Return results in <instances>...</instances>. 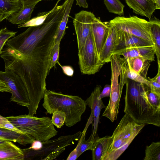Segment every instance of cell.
<instances>
[{"instance_id": "48", "label": "cell", "mask_w": 160, "mask_h": 160, "mask_svg": "<svg viewBox=\"0 0 160 160\" xmlns=\"http://www.w3.org/2000/svg\"><path fill=\"white\" fill-rule=\"evenodd\" d=\"M153 0L154 1V2H155V1H156V0Z\"/></svg>"}, {"instance_id": "6", "label": "cell", "mask_w": 160, "mask_h": 160, "mask_svg": "<svg viewBox=\"0 0 160 160\" xmlns=\"http://www.w3.org/2000/svg\"><path fill=\"white\" fill-rule=\"evenodd\" d=\"M6 118L18 129L32 136L36 140L41 142L46 141L58 133L49 117L38 118L24 115Z\"/></svg>"}, {"instance_id": "23", "label": "cell", "mask_w": 160, "mask_h": 160, "mask_svg": "<svg viewBox=\"0 0 160 160\" xmlns=\"http://www.w3.org/2000/svg\"><path fill=\"white\" fill-rule=\"evenodd\" d=\"M126 61L128 66L131 69L147 78L150 61L141 57L134 58L126 60Z\"/></svg>"}, {"instance_id": "10", "label": "cell", "mask_w": 160, "mask_h": 160, "mask_svg": "<svg viewBox=\"0 0 160 160\" xmlns=\"http://www.w3.org/2000/svg\"><path fill=\"white\" fill-rule=\"evenodd\" d=\"M0 81L4 83L10 89L12 94L11 101L28 107L29 104L28 95L23 82L13 71L5 70L0 71Z\"/></svg>"}, {"instance_id": "36", "label": "cell", "mask_w": 160, "mask_h": 160, "mask_svg": "<svg viewBox=\"0 0 160 160\" xmlns=\"http://www.w3.org/2000/svg\"><path fill=\"white\" fill-rule=\"evenodd\" d=\"M148 80L149 82V88L150 90L152 92L160 97V83L155 81Z\"/></svg>"}, {"instance_id": "28", "label": "cell", "mask_w": 160, "mask_h": 160, "mask_svg": "<svg viewBox=\"0 0 160 160\" xmlns=\"http://www.w3.org/2000/svg\"><path fill=\"white\" fill-rule=\"evenodd\" d=\"M86 130L82 132V134L80 138L78 140V143L75 148L78 157L83 152L88 150H92L94 140L88 139L85 140V135Z\"/></svg>"}, {"instance_id": "12", "label": "cell", "mask_w": 160, "mask_h": 160, "mask_svg": "<svg viewBox=\"0 0 160 160\" xmlns=\"http://www.w3.org/2000/svg\"><path fill=\"white\" fill-rule=\"evenodd\" d=\"M116 30L115 44L112 55L116 54L119 52L127 48L153 46L152 41L144 39L121 30Z\"/></svg>"}, {"instance_id": "16", "label": "cell", "mask_w": 160, "mask_h": 160, "mask_svg": "<svg viewBox=\"0 0 160 160\" xmlns=\"http://www.w3.org/2000/svg\"><path fill=\"white\" fill-rule=\"evenodd\" d=\"M125 1L134 13L145 16L149 19L156 9L153 0H125Z\"/></svg>"}, {"instance_id": "40", "label": "cell", "mask_w": 160, "mask_h": 160, "mask_svg": "<svg viewBox=\"0 0 160 160\" xmlns=\"http://www.w3.org/2000/svg\"><path fill=\"white\" fill-rule=\"evenodd\" d=\"M31 144L32 146L30 148L33 149L37 150L41 148L42 145V142L35 140Z\"/></svg>"}, {"instance_id": "5", "label": "cell", "mask_w": 160, "mask_h": 160, "mask_svg": "<svg viewBox=\"0 0 160 160\" xmlns=\"http://www.w3.org/2000/svg\"><path fill=\"white\" fill-rule=\"evenodd\" d=\"M145 125L137 123L125 113L111 136L112 142L103 160L118 159Z\"/></svg>"}, {"instance_id": "34", "label": "cell", "mask_w": 160, "mask_h": 160, "mask_svg": "<svg viewBox=\"0 0 160 160\" xmlns=\"http://www.w3.org/2000/svg\"><path fill=\"white\" fill-rule=\"evenodd\" d=\"M148 100L151 106L155 109L160 110V97L148 89L146 91Z\"/></svg>"}, {"instance_id": "24", "label": "cell", "mask_w": 160, "mask_h": 160, "mask_svg": "<svg viewBox=\"0 0 160 160\" xmlns=\"http://www.w3.org/2000/svg\"><path fill=\"white\" fill-rule=\"evenodd\" d=\"M74 1V0H65L64 1L65 2V5L64 13L59 25L54 44L58 42H60L65 34L67 24Z\"/></svg>"}, {"instance_id": "18", "label": "cell", "mask_w": 160, "mask_h": 160, "mask_svg": "<svg viewBox=\"0 0 160 160\" xmlns=\"http://www.w3.org/2000/svg\"><path fill=\"white\" fill-rule=\"evenodd\" d=\"M24 157L22 149L10 141L0 144V160H23Z\"/></svg>"}, {"instance_id": "38", "label": "cell", "mask_w": 160, "mask_h": 160, "mask_svg": "<svg viewBox=\"0 0 160 160\" xmlns=\"http://www.w3.org/2000/svg\"><path fill=\"white\" fill-rule=\"evenodd\" d=\"M63 73L66 75L69 76H72L74 73V70L70 66H61Z\"/></svg>"}, {"instance_id": "17", "label": "cell", "mask_w": 160, "mask_h": 160, "mask_svg": "<svg viewBox=\"0 0 160 160\" xmlns=\"http://www.w3.org/2000/svg\"><path fill=\"white\" fill-rule=\"evenodd\" d=\"M109 26L110 28L108 37L98 55L99 61L104 64L110 62L115 44L116 30L114 27Z\"/></svg>"}, {"instance_id": "8", "label": "cell", "mask_w": 160, "mask_h": 160, "mask_svg": "<svg viewBox=\"0 0 160 160\" xmlns=\"http://www.w3.org/2000/svg\"><path fill=\"white\" fill-rule=\"evenodd\" d=\"M108 24L117 30H121L144 39L152 41L150 33L151 21H148L136 16L129 17L118 16L109 22Z\"/></svg>"}, {"instance_id": "9", "label": "cell", "mask_w": 160, "mask_h": 160, "mask_svg": "<svg viewBox=\"0 0 160 160\" xmlns=\"http://www.w3.org/2000/svg\"><path fill=\"white\" fill-rule=\"evenodd\" d=\"M78 56L80 70L83 74H94L99 71L103 65L99 61L92 31L84 46L78 50Z\"/></svg>"}, {"instance_id": "26", "label": "cell", "mask_w": 160, "mask_h": 160, "mask_svg": "<svg viewBox=\"0 0 160 160\" xmlns=\"http://www.w3.org/2000/svg\"><path fill=\"white\" fill-rule=\"evenodd\" d=\"M144 160H160V142H153L147 146Z\"/></svg>"}, {"instance_id": "11", "label": "cell", "mask_w": 160, "mask_h": 160, "mask_svg": "<svg viewBox=\"0 0 160 160\" xmlns=\"http://www.w3.org/2000/svg\"><path fill=\"white\" fill-rule=\"evenodd\" d=\"M95 17L93 13L85 10L75 14L73 23L77 35L78 50L84 46L92 31V24Z\"/></svg>"}, {"instance_id": "45", "label": "cell", "mask_w": 160, "mask_h": 160, "mask_svg": "<svg viewBox=\"0 0 160 160\" xmlns=\"http://www.w3.org/2000/svg\"><path fill=\"white\" fill-rule=\"evenodd\" d=\"M156 9H160V0H156L155 2Z\"/></svg>"}, {"instance_id": "22", "label": "cell", "mask_w": 160, "mask_h": 160, "mask_svg": "<svg viewBox=\"0 0 160 160\" xmlns=\"http://www.w3.org/2000/svg\"><path fill=\"white\" fill-rule=\"evenodd\" d=\"M150 20L151 21L150 29L151 39L153 44L158 63H160V21L156 17Z\"/></svg>"}, {"instance_id": "20", "label": "cell", "mask_w": 160, "mask_h": 160, "mask_svg": "<svg viewBox=\"0 0 160 160\" xmlns=\"http://www.w3.org/2000/svg\"><path fill=\"white\" fill-rule=\"evenodd\" d=\"M0 139L26 145L32 144L36 140L32 136L26 134H21L9 130L0 128Z\"/></svg>"}, {"instance_id": "2", "label": "cell", "mask_w": 160, "mask_h": 160, "mask_svg": "<svg viewBox=\"0 0 160 160\" xmlns=\"http://www.w3.org/2000/svg\"><path fill=\"white\" fill-rule=\"evenodd\" d=\"M58 2L42 24L29 27L23 32L8 40L5 45L24 56H29L44 37L58 30L64 13L65 5L64 2L58 6Z\"/></svg>"}, {"instance_id": "15", "label": "cell", "mask_w": 160, "mask_h": 160, "mask_svg": "<svg viewBox=\"0 0 160 160\" xmlns=\"http://www.w3.org/2000/svg\"><path fill=\"white\" fill-rule=\"evenodd\" d=\"M155 50L153 46L132 48L123 50L116 54L122 55L126 60L141 57L150 62L155 60Z\"/></svg>"}, {"instance_id": "47", "label": "cell", "mask_w": 160, "mask_h": 160, "mask_svg": "<svg viewBox=\"0 0 160 160\" xmlns=\"http://www.w3.org/2000/svg\"><path fill=\"white\" fill-rule=\"evenodd\" d=\"M0 13H5L3 12L0 9Z\"/></svg>"}, {"instance_id": "29", "label": "cell", "mask_w": 160, "mask_h": 160, "mask_svg": "<svg viewBox=\"0 0 160 160\" xmlns=\"http://www.w3.org/2000/svg\"><path fill=\"white\" fill-rule=\"evenodd\" d=\"M125 72L128 78L143 83L149 88V82L147 78L144 77L140 74L133 70L128 66L127 63Z\"/></svg>"}, {"instance_id": "7", "label": "cell", "mask_w": 160, "mask_h": 160, "mask_svg": "<svg viewBox=\"0 0 160 160\" xmlns=\"http://www.w3.org/2000/svg\"><path fill=\"white\" fill-rule=\"evenodd\" d=\"M82 132L60 136L58 138L42 142L41 148L34 150L30 148L22 149L24 153V160H52L56 159L68 146L78 141Z\"/></svg>"}, {"instance_id": "31", "label": "cell", "mask_w": 160, "mask_h": 160, "mask_svg": "<svg viewBox=\"0 0 160 160\" xmlns=\"http://www.w3.org/2000/svg\"><path fill=\"white\" fill-rule=\"evenodd\" d=\"M60 42L54 44L52 48L50 61L48 67V72L58 62L60 50Z\"/></svg>"}, {"instance_id": "30", "label": "cell", "mask_w": 160, "mask_h": 160, "mask_svg": "<svg viewBox=\"0 0 160 160\" xmlns=\"http://www.w3.org/2000/svg\"><path fill=\"white\" fill-rule=\"evenodd\" d=\"M51 12V10L48 12H45L40 13L36 17L30 19L26 23L18 25V28L29 27L39 25L44 22L46 18Z\"/></svg>"}, {"instance_id": "13", "label": "cell", "mask_w": 160, "mask_h": 160, "mask_svg": "<svg viewBox=\"0 0 160 160\" xmlns=\"http://www.w3.org/2000/svg\"><path fill=\"white\" fill-rule=\"evenodd\" d=\"M101 89V86L97 85L90 96L85 101L86 105H88L91 109V114L93 115V130L89 139L92 140H94L98 137L97 135V131L101 111L102 108H106L107 107L104 105L100 97Z\"/></svg>"}, {"instance_id": "46", "label": "cell", "mask_w": 160, "mask_h": 160, "mask_svg": "<svg viewBox=\"0 0 160 160\" xmlns=\"http://www.w3.org/2000/svg\"><path fill=\"white\" fill-rule=\"evenodd\" d=\"M8 141V140L0 139V144H2L5 143Z\"/></svg>"}, {"instance_id": "21", "label": "cell", "mask_w": 160, "mask_h": 160, "mask_svg": "<svg viewBox=\"0 0 160 160\" xmlns=\"http://www.w3.org/2000/svg\"><path fill=\"white\" fill-rule=\"evenodd\" d=\"M36 4L22 6L20 10L10 14L6 19L13 24L25 23L31 19L32 14Z\"/></svg>"}, {"instance_id": "19", "label": "cell", "mask_w": 160, "mask_h": 160, "mask_svg": "<svg viewBox=\"0 0 160 160\" xmlns=\"http://www.w3.org/2000/svg\"><path fill=\"white\" fill-rule=\"evenodd\" d=\"M112 141L111 136L98 137L94 139L92 151L93 160H103Z\"/></svg>"}, {"instance_id": "1", "label": "cell", "mask_w": 160, "mask_h": 160, "mask_svg": "<svg viewBox=\"0 0 160 160\" xmlns=\"http://www.w3.org/2000/svg\"><path fill=\"white\" fill-rule=\"evenodd\" d=\"M0 54L3 60L5 69L19 76L26 89L29 100L28 115L36 114L46 89V79L36 62L30 58L5 45Z\"/></svg>"}, {"instance_id": "44", "label": "cell", "mask_w": 160, "mask_h": 160, "mask_svg": "<svg viewBox=\"0 0 160 160\" xmlns=\"http://www.w3.org/2000/svg\"><path fill=\"white\" fill-rule=\"evenodd\" d=\"M11 13H0V22L6 19Z\"/></svg>"}, {"instance_id": "3", "label": "cell", "mask_w": 160, "mask_h": 160, "mask_svg": "<svg viewBox=\"0 0 160 160\" xmlns=\"http://www.w3.org/2000/svg\"><path fill=\"white\" fill-rule=\"evenodd\" d=\"M124 112L138 124L160 126V110L154 108L148 102L145 85L127 79Z\"/></svg>"}, {"instance_id": "32", "label": "cell", "mask_w": 160, "mask_h": 160, "mask_svg": "<svg viewBox=\"0 0 160 160\" xmlns=\"http://www.w3.org/2000/svg\"><path fill=\"white\" fill-rule=\"evenodd\" d=\"M66 118L64 112L56 110L52 113L51 119L52 124L58 128H61L64 124Z\"/></svg>"}, {"instance_id": "4", "label": "cell", "mask_w": 160, "mask_h": 160, "mask_svg": "<svg viewBox=\"0 0 160 160\" xmlns=\"http://www.w3.org/2000/svg\"><path fill=\"white\" fill-rule=\"evenodd\" d=\"M43 98L42 105L46 111V113L52 114L56 110L64 112V124L68 127L81 121L86 109L85 101L78 96L64 94L46 89Z\"/></svg>"}, {"instance_id": "14", "label": "cell", "mask_w": 160, "mask_h": 160, "mask_svg": "<svg viewBox=\"0 0 160 160\" xmlns=\"http://www.w3.org/2000/svg\"><path fill=\"white\" fill-rule=\"evenodd\" d=\"M110 27L107 22H102L96 17L92 24V32L94 42L99 55L108 37Z\"/></svg>"}, {"instance_id": "33", "label": "cell", "mask_w": 160, "mask_h": 160, "mask_svg": "<svg viewBox=\"0 0 160 160\" xmlns=\"http://www.w3.org/2000/svg\"><path fill=\"white\" fill-rule=\"evenodd\" d=\"M17 32L10 31L6 28L0 29V54L7 40L14 37Z\"/></svg>"}, {"instance_id": "43", "label": "cell", "mask_w": 160, "mask_h": 160, "mask_svg": "<svg viewBox=\"0 0 160 160\" xmlns=\"http://www.w3.org/2000/svg\"><path fill=\"white\" fill-rule=\"evenodd\" d=\"M0 92H10L11 90L4 83L0 81Z\"/></svg>"}, {"instance_id": "41", "label": "cell", "mask_w": 160, "mask_h": 160, "mask_svg": "<svg viewBox=\"0 0 160 160\" xmlns=\"http://www.w3.org/2000/svg\"><path fill=\"white\" fill-rule=\"evenodd\" d=\"M78 157L76 150L74 149L70 153L68 157L67 160H75Z\"/></svg>"}, {"instance_id": "37", "label": "cell", "mask_w": 160, "mask_h": 160, "mask_svg": "<svg viewBox=\"0 0 160 160\" xmlns=\"http://www.w3.org/2000/svg\"><path fill=\"white\" fill-rule=\"evenodd\" d=\"M111 92V84H107L104 87L100 93V97L101 99L104 98L110 97Z\"/></svg>"}, {"instance_id": "39", "label": "cell", "mask_w": 160, "mask_h": 160, "mask_svg": "<svg viewBox=\"0 0 160 160\" xmlns=\"http://www.w3.org/2000/svg\"><path fill=\"white\" fill-rule=\"evenodd\" d=\"M43 0H21L23 7L35 3L37 4L39 2Z\"/></svg>"}, {"instance_id": "42", "label": "cell", "mask_w": 160, "mask_h": 160, "mask_svg": "<svg viewBox=\"0 0 160 160\" xmlns=\"http://www.w3.org/2000/svg\"><path fill=\"white\" fill-rule=\"evenodd\" d=\"M76 5H78L80 7H82L84 8H88V4L86 0H76Z\"/></svg>"}, {"instance_id": "25", "label": "cell", "mask_w": 160, "mask_h": 160, "mask_svg": "<svg viewBox=\"0 0 160 160\" xmlns=\"http://www.w3.org/2000/svg\"><path fill=\"white\" fill-rule=\"evenodd\" d=\"M22 7L21 0H0V9L5 13H13Z\"/></svg>"}, {"instance_id": "27", "label": "cell", "mask_w": 160, "mask_h": 160, "mask_svg": "<svg viewBox=\"0 0 160 160\" xmlns=\"http://www.w3.org/2000/svg\"><path fill=\"white\" fill-rule=\"evenodd\" d=\"M108 11L121 16L124 14V5L119 0H103Z\"/></svg>"}, {"instance_id": "35", "label": "cell", "mask_w": 160, "mask_h": 160, "mask_svg": "<svg viewBox=\"0 0 160 160\" xmlns=\"http://www.w3.org/2000/svg\"><path fill=\"white\" fill-rule=\"evenodd\" d=\"M0 128L9 130L21 134H26L14 126L6 118L0 115Z\"/></svg>"}]
</instances>
